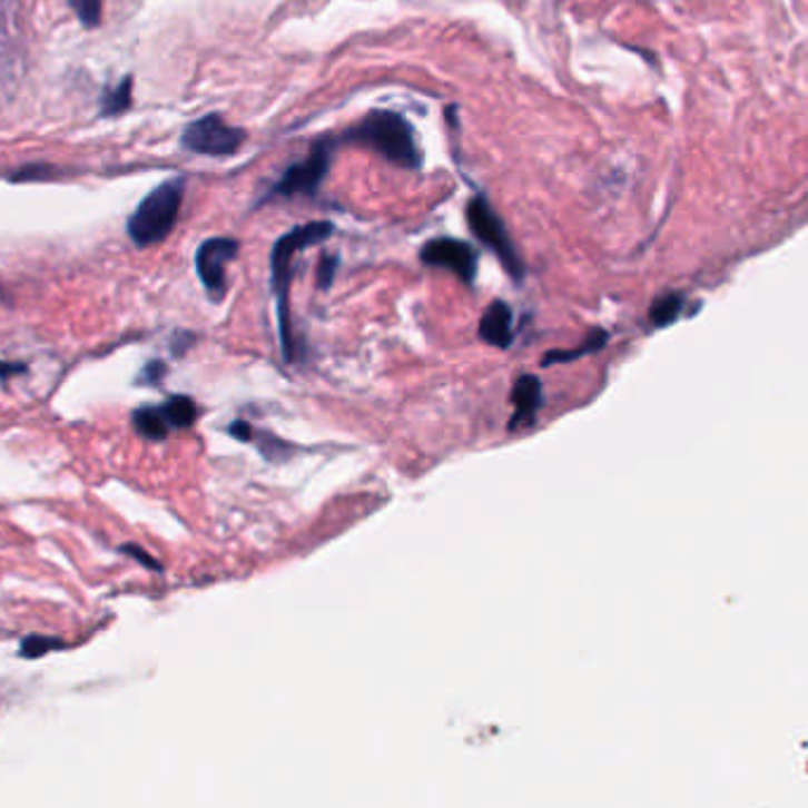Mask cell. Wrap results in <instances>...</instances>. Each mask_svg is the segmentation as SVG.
<instances>
[{
    "instance_id": "cell-1",
    "label": "cell",
    "mask_w": 808,
    "mask_h": 808,
    "mask_svg": "<svg viewBox=\"0 0 808 808\" xmlns=\"http://www.w3.org/2000/svg\"><path fill=\"white\" fill-rule=\"evenodd\" d=\"M334 235V225L326 220L307 223L300 227L288 229L286 235L277 239L269 254V269H273V292L277 298V317H279V338L286 362L296 359V343L292 334V322H288V286L294 279V260L307 246L322 244Z\"/></svg>"
},
{
    "instance_id": "cell-2",
    "label": "cell",
    "mask_w": 808,
    "mask_h": 808,
    "mask_svg": "<svg viewBox=\"0 0 808 808\" xmlns=\"http://www.w3.org/2000/svg\"><path fill=\"white\" fill-rule=\"evenodd\" d=\"M345 140L376 149L383 159L400 168H421L418 151L410 121L395 111H372L355 128L345 132Z\"/></svg>"
},
{
    "instance_id": "cell-3",
    "label": "cell",
    "mask_w": 808,
    "mask_h": 808,
    "mask_svg": "<svg viewBox=\"0 0 808 808\" xmlns=\"http://www.w3.org/2000/svg\"><path fill=\"white\" fill-rule=\"evenodd\" d=\"M183 199H185V178H173L161 183L157 189H151L140 201V206L135 208V214L128 218L126 233L132 239V244L145 248L164 242L178 223Z\"/></svg>"
},
{
    "instance_id": "cell-4",
    "label": "cell",
    "mask_w": 808,
    "mask_h": 808,
    "mask_svg": "<svg viewBox=\"0 0 808 808\" xmlns=\"http://www.w3.org/2000/svg\"><path fill=\"white\" fill-rule=\"evenodd\" d=\"M466 220H469V227L471 233L483 242L490 252L502 260V265L506 267V273L515 279L521 282L523 279V273L525 267L521 263V256H518L515 246L506 233V227L502 223V218H499L494 214V208L490 206V201L485 197H473L466 206Z\"/></svg>"
},
{
    "instance_id": "cell-5",
    "label": "cell",
    "mask_w": 808,
    "mask_h": 808,
    "mask_svg": "<svg viewBox=\"0 0 808 808\" xmlns=\"http://www.w3.org/2000/svg\"><path fill=\"white\" fill-rule=\"evenodd\" d=\"M183 147L187 151L204 154V157H229L242 149L246 132L223 121L220 114H206V117L189 124L183 132Z\"/></svg>"
},
{
    "instance_id": "cell-6",
    "label": "cell",
    "mask_w": 808,
    "mask_h": 808,
    "mask_svg": "<svg viewBox=\"0 0 808 808\" xmlns=\"http://www.w3.org/2000/svg\"><path fill=\"white\" fill-rule=\"evenodd\" d=\"M332 154H334V142L332 140H319L313 147L311 157L288 168L282 176V180L273 187V191H269V195L286 197V199L315 195V191L322 185V180L326 178V173H329Z\"/></svg>"
},
{
    "instance_id": "cell-7",
    "label": "cell",
    "mask_w": 808,
    "mask_h": 808,
    "mask_svg": "<svg viewBox=\"0 0 808 808\" xmlns=\"http://www.w3.org/2000/svg\"><path fill=\"white\" fill-rule=\"evenodd\" d=\"M237 256H239V242L229 239V237L206 239L197 248V258H195L197 275L208 292L210 300H216V303L223 300V296L227 292L225 269Z\"/></svg>"
},
{
    "instance_id": "cell-8",
    "label": "cell",
    "mask_w": 808,
    "mask_h": 808,
    "mask_svg": "<svg viewBox=\"0 0 808 808\" xmlns=\"http://www.w3.org/2000/svg\"><path fill=\"white\" fill-rule=\"evenodd\" d=\"M421 260L426 265H433V267L452 269V273L466 284L475 282L477 254L473 252V246H469L466 242L450 239V237L433 239V242H428L426 246L421 248Z\"/></svg>"
},
{
    "instance_id": "cell-9",
    "label": "cell",
    "mask_w": 808,
    "mask_h": 808,
    "mask_svg": "<svg viewBox=\"0 0 808 808\" xmlns=\"http://www.w3.org/2000/svg\"><path fill=\"white\" fill-rule=\"evenodd\" d=\"M539 407H542V381L532 374H525L515 381L513 388V416H511V431L532 426Z\"/></svg>"
},
{
    "instance_id": "cell-10",
    "label": "cell",
    "mask_w": 808,
    "mask_h": 808,
    "mask_svg": "<svg viewBox=\"0 0 808 808\" xmlns=\"http://www.w3.org/2000/svg\"><path fill=\"white\" fill-rule=\"evenodd\" d=\"M477 334L485 343L494 345V348L506 351L513 343V313L504 300H494L485 311L483 319H480Z\"/></svg>"
},
{
    "instance_id": "cell-11",
    "label": "cell",
    "mask_w": 808,
    "mask_h": 808,
    "mask_svg": "<svg viewBox=\"0 0 808 808\" xmlns=\"http://www.w3.org/2000/svg\"><path fill=\"white\" fill-rule=\"evenodd\" d=\"M132 426L135 431H138L142 437L147 440H154V442H161L168 437V421H166V414L161 407H140L132 412Z\"/></svg>"
},
{
    "instance_id": "cell-12",
    "label": "cell",
    "mask_w": 808,
    "mask_h": 808,
    "mask_svg": "<svg viewBox=\"0 0 808 808\" xmlns=\"http://www.w3.org/2000/svg\"><path fill=\"white\" fill-rule=\"evenodd\" d=\"M161 410L166 414V421H168L170 428H189L191 423L197 421V414H199L195 400L187 397V395H173V397H168L161 404Z\"/></svg>"
},
{
    "instance_id": "cell-13",
    "label": "cell",
    "mask_w": 808,
    "mask_h": 808,
    "mask_svg": "<svg viewBox=\"0 0 808 808\" xmlns=\"http://www.w3.org/2000/svg\"><path fill=\"white\" fill-rule=\"evenodd\" d=\"M132 105V76H126L114 88H107L102 100H100V109L102 117H119V114L128 111Z\"/></svg>"
},
{
    "instance_id": "cell-14",
    "label": "cell",
    "mask_w": 808,
    "mask_h": 808,
    "mask_svg": "<svg viewBox=\"0 0 808 808\" xmlns=\"http://www.w3.org/2000/svg\"><path fill=\"white\" fill-rule=\"evenodd\" d=\"M83 27H98L102 17V0H67Z\"/></svg>"
},
{
    "instance_id": "cell-15",
    "label": "cell",
    "mask_w": 808,
    "mask_h": 808,
    "mask_svg": "<svg viewBox=\"0 0 808 808\" xmlns=\"http://www.w3.org/2000/svg\"><path fill=\"white\" fill-rule=\"evenodd\" d=\"M605 341V334H595V336H591L584 345H582V348L580 351H568V353H549L546 357H544V367H551V364L553 362H570V359H580L582 355H587V353H593V351H599V345Z\"/></svg>"
},
{
    "instance_id": "cell-16",
    "label": "cell",
    "mask_w": 808,
    "mask_h": 808,
    "mask_svg": "<svg viewBox=\"0 0 808 808\" xmlns=\"http://www.w3.org/2000/svg\"><path fill=\"white\" fill-rule=\"evenodd\" d=\"M62 648V643L57 639H48V637H27L22 643V656L24 658H41L46 652Z\"/></svg>"
},
{
    "instance_id": "cell-17",
    "label": "cell",
    "mask_w": 808,
    "mask_h": 808,
    "mask_svg": "<svg viewBox=\"0 0 808 808\" xmlns=\"http://www.w3.org/2000/svg\"><path fill=\"white\" fill-rule=\"evenodd\" d=\"M338 267V258L336 256H324L319 263V273H317V284L319 288H329L334 284V275Z\"/></svg>"
},
{
    "instance_id": "cell-18",
    "label": "cell",
    "mask_w": 808,
    "mask_h": 808,
    "mask_svg": "<svg viewBox=\"0 0 808 808\" xmlns=\"http://www.w3.org/2000/svg\"><path fill=\"white\" fill-rule=\"evenodd\" d=\"M121 551L124 553H128V555H132L135 558V561H138V563H142L145 568H151V570H161V563H157V561H154V558L145 551V549H140V546H135V544H126V546H121Z\"/></svg>"
},
{
    "instance_id": "cell-19",
    "label": "cell",
    "mask_w": 808,
    "mask_h": 808,
    "mask_svg": "<svg viewBox=\"0 0 808 808\" xmlns=\"http://www.w3.org/2000/svg\"><path fill=\"white\" fill-rule=\"evenodd\" d=\"M164 376H166L164 362H149L147 367H145V372H142V376H140V381H142V383H149V386H157V383H159Z\"/></svg>"
},
{
    "instance_id": "cell-20",
    "label": "cell",
    "mask_w": 808,
    "mask_h": 808,
    "mask_svg": "<svg viewBox=\"0 0 808 808\" xmlns=\"http://www.w3.org/2000/svg\"><path fill=\"white\" fill-rule=\"evenodd\" d=\"M27 364H14V362H0V381H8L10 376L24 374Z\"/></svg>"
},
{
    "instance_id": "cell-21",
    "label": "cell",
    "mask_w": 808,
    "mask_h": 808,
    "mask_svg": "<svg viewBox=\"0 0 808 808\" xmlns=\"http://www.w3.org/2000/svg\"><path fill=\"white\" fill-rule=\"evenodd\" d=\"M229 433H233L235 437H239L242 442H246L248 437H252V431H248V426H246V423H244V421H237V423H233V426H229Z\"/></svg>"
}]
</instances>
